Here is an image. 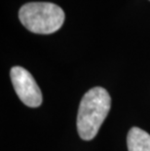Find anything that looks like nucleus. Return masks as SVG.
Masks as SVG:
<instances>
[{
	"label": "nucleus",
	"mask_w": 150,
	"mask_h": 151,
	"mask_svg": "<svg viewBox=\"0 0 150 151\" xmlns=\"http://www.w3.org/2000/svg\"><path fill=\"white\" fill-rule=\"evenodd\" d=\"M111 106V98L101 87L90 89L82 98L77 115V131L84 140L97 136Z\"/></svg>",
	"instance_id": "nucleus-1"
},
{
	"label": "nucleus",
	"mask_w": 150,
	"mask_h": 151,
	"mask_svg": "<svg viewBox=\"0 0 150 151\" xmlns=\"http://www.w3.org/2000/svg\"><path fill=\"white\" fill-rule=\"evenodd\" d=\"M19 19L27 30L36 34H51L58 31L65 22V12L50 2H29L19 11Z\"/></svg>",
	"instance_id": "nucleus-2"
},
{
	"label": "nucleus",
	"mask_w": 150,
	"mask_h": 151,
	"mask_svg": "<svg viewBox=\"0 0 150 151\" xmlns=\"http://www.w3.org/2000/svg\"><path fill=\"white\" fill-rule=\"evenodd\" d=\"M12 84L18 97L25 105L38 107L42 104V93L33 76L22 66L12 67L10 72Z\"/></svg>",
	"instance_id": "nucleus-3"
},
{
	"label": "nucleus",
	"mask_w": 150,
	"mask_h": 151,
	"mask_svg": "<svg viewBox=\"0 0 150 151\" xmlns=\"http://www.w3.org/2000/svg\"><path fill=\"white\" fill-rule=\"evenodd\" d=\"M129 151H150V134L138 127L132 128L127 136Z\"/></svg>",
	"instance_id": "nucleus-4"
}]
</instances>
